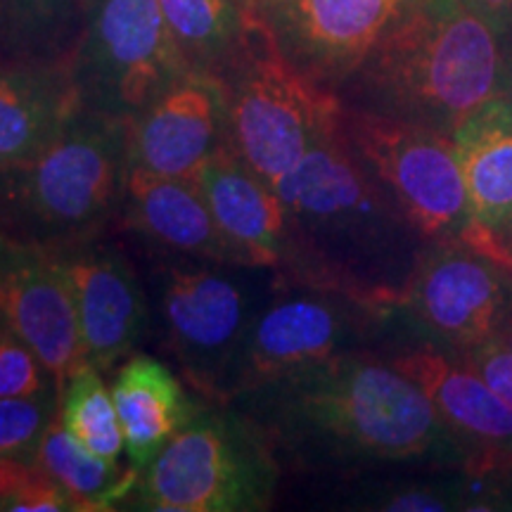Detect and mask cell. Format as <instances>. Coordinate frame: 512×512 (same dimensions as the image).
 I'll list each match as a JSON object with an SVG mask.
<instances>
[{"mask_svg": "<svg viewBox=\"0 0 512 512\" xmlns=\"http://www.w3.org/2000/svg\"><path fill=\"white\" fill-rule=\"evenodd\" d=\"M60 408V396H0V453L36 460L43 432Z\"/></svg>", "mask_w": 512, "mask_h": 512, "instance_id": "26", "label": "cell"}, {"mask_svg": "<svg viewBox=\"0 0 512 512\" xmlns=\"http://www.w3.org/2000/svg\"><path fill=\"white\" fill-rule=\"evenodd\" d=\"M273 3L275 0H238V5L247 17H261Z\"/></svg>", "mask_w": 512, "mask_h": 512, "instance_id": "34", "label": "cell"}, {"mask_svg": "<svg viewBox=\"0 0 512 512\" xmlns=\"http://www.w3.org/2000/svg\"><path fill=\"white\" fill-rule=\"evenodd\" d=\"M375 309L349 294L280 278L242 342L221 403L294 370L349 354L351 342L361 335V313Z\"/></svg>", "mask_w": 512, "mask_h": 512, "instance_id": "10", "label": "cell"}, {"mask_svg": "<svg viewBox=\"0 0 512 512\" xmlns=\"http://www.w3.org/2000/svg\"><path fill=\"white\" fill-rule=\"evenodd\" d=\"M278 453L230 403L209 401L140 472L133 510L259 512L278 489Z\"/></svg>", "mask_w": 512, "mask_h": 512, "instance_id": "5", "label": "cell"}, {"mask_svg": "<svg viewBox=\"0 0 512 512\" xmlns=\"http://www.w3.org/2000/svg\"><path fill=\"white\" fill-rule=\"evenodd\" d=\"M221 76L230 147L271 188L342 121V98L294 67L259 17H249L245 43Z\"/></svg>", "mask_w": 512, "mask_h": 512, "instance_id": "6", "label": "cell"}, {"mask_svg": "<svg viewBox=\"0 0 512 512\" xmlns=\"http://www.w3.org/2000/svg\"><path fill=\"white\" fill-rule=\"evenodd\" d=\"M389 363L420 384L458 444L475 446L491 463L512 458V408L463 356L422 347L403 351Z\"/></svg>", "mask_w": 512, "mask_h": 512, "instance_id": "17", "label": "cell"}, {"mask_svg": "<svg viewBox=\"0 0 512 512\" xmlns=\"http://www.w3.org/2000/svg\"><path fill=\"white\" fill-rule=\"evenodd\" d=\"M12 8L27 22L34 24H53L57 19L69 15L79 0H10Z\"/></svg>", "mask_w": 512, "mask_h": 512, "instance_id": "31", "label": "cell"}, {"mask_svg": "<svg viewBox=\"0 0 512 512\" xmlns=\"http://www.w3.org/2000/svg\"><path fill=\"white\" fill-rule=\"evenodd\" d=\"M0 318L41 358L57 392L86 363L72 294L46 249L0 238Z\"/></svg>", "mask_w": 512, "mask_h": 512, "instance_id": "15", "label": "cell"}, {"mask_svg": "<svg viewBox=\"0 0 512 512\" xmlns=\"http://www.w3.org/2000/svg\"><path fill=\"white\" fill-rule=\"evenodd\" d=\"M498 36H512V0H463Z\"/></svg>", "mask_w": 512, "mask_h": 512, "instance_id": "32", "label": "cell"}, {"mask_svg": "<svg viewBox=\"0 0 512 512\" xmlns=\"http://www.w3.org/2000/svg\"><path fill=\"white\" fill-rule=\"evenodd\" d=\"M188 69L157 0H88L69 60L83 110L133 121Z\"/></svg>", "mask_w": 512, "mask_h": 512, "instance_id": "8", "label": "cell"}, {"mask_svg": "<svg viewBox=\"0 0 512 512\" xmlns=\"http://www.w3.org/2000/svg\"><path fill=\"white\" fill-rule=\"evenodd\" d=\"M36 463L72 496L76 512L114 510L119 503H128L140 479L133 465L107 463L86 451L57 415L38 441Z\"/></svg>", "mask_w": 512, "mask_h": 512, "instance_id": "22", "label": "cell"}, {"mask_svg": "<svg viewBox=\"0 0 512 512\" xmlns=\"http://www.w3.org/2000/svg\"><path fill=\"white\" fill-rule=\"evenodd\" d=\"M128 465L143 472L169 439L197 411L183 382L162 361L147 354L128 356L112 384Z\"/></svg>", "mask_w": 512, "mask_h": 512, "instance_id": "20", "label": "cell"}, {"mask_svg": "<svg viewBox=\"0 0 512 512\" xmlns=\"http://www.w3.org/2000/svg\"><path fill=\"white\" fill-rule=\"evenodd\" d=\"M48 254L72 294L83 358L107 375L136 354L150 328V306L138 273L117 247L95 238Z\"/></svg>", "mask_w": 512, "mask_h": 512, "instance_id": "13", "label": "cell"}, {"mask_svg": "<svg viewBox=\"0 0 512 512\" xmlns=\"http://www.w3.org/2000/svg\"><path fill=\"white\" fill-rule=\"evenodd\" d=\"M413 0H275L264 19L280 53L339 91Z\"/></svg>", "mask_w": 512, "mask_h": 512, "instance_id": "12", "label": "cell"}, {"mask_svg": "<svg viewBox=\"0 0 512 512\" xmlns=\"http://www.w3.org/2000/svg\"><path fill=\"white\" fill-rule=\"evenodd\" d=\"M81 110L69 64L0 72V171L34 159Z\"/></svg>", "mask_w": 512, "mask_h": 512, "instance_id": "21", "label": "cell"}, {"mask_svg": "<svg viewBox=\"0 0 512 512\" xmlns=\"http://www.w3.org/2000/svg\"><path fill=\"white\" fill-rule=\"evenodd\" d=\"M512 275L463 240L420 254L399 304L460 354L489 342L512 311Z\"/></svg>", "mask_w": 512, "mask_h": 512, "instance_id": "11", "label": "cell"}, {"mask_svg": "<svg viewBox=\"0 0 512 512\" xmlns=\"http://www.w3.org/2000/svg\"><path fill=\"white\" fill-rule=\"evenodd\" d=\"M131 121L81 110L29 162L0 171V238L60 249L121 216Z\"/></svg>", "mask_w": 512, "mask_h": 512, "instance_id": "4", "label": "cell"}, {"mask_svg": "<svg viewBox=\"0 0 512 512\" xmlns=\"http://www.w3.org/2000/svg\"><path fill=\"white\" fill-rule=\"evenodd\" d=\"M5 330H8V328H5V323H3V318H0V337H3V332Z\"/></svg>", "mask_w": 512, "mask_h": 512, "instance_id": "36", "label": "cell"}, {"mask_svg": "<svg viewBox=\"0 0 512 512\" xmlns=\"http://www.w3.org/2000/svg\"><path fill=\"white\" fill-rule=\"evenodd\" d=\"M0 510L76 512V505L36 460L0 453Z\"/></svg>", "mask_w": 512, "mask_h": 512, "instance_id": "25", "label": "cell"}, {"mask_svg": "<svg viewBox=\"0 0 512 512\" xmlns=\"http://www.w3.org/2000/svg\"><path fill=\"white\" fill-rule=\"evenodd\" d=\"M192 67L226 72L240 53L249 17L238 0H157Z\"/></svg>", "mask_w": 512, "mask_h": 512, "instance_id": "23", "label": "cell"}, {"mask_svg": "<svg viewBox=\"0 0 512 512\" xmlns=\"http://www.w3.org/2000/svg\"><path fill=\"white\" fill-rule=\"evenodd\" d=\"M451 138L470 214L463 233H496L512 219V105L494 95Z\"/></svg>", "mask_w": 512, "mask_h": 512, "instance_id": "19", "label": "cell"}, {"mask_svg": "<svg viewBox=\"0 0 512 512\" xmlns=\"http://www.w3.org/2000/svg\"><path fill=\"white\" fill-rule=\"evenodd\" d=\"M275 192L287 223L283 278L370 306L399 304L422 254L420 233L351 155L342 121Z\"/></svg>", "mask_w": 512, "mask_h": 512, "instance_id": "2", "label": "cell"}, {"mask_svg": "<svg viewBox=\"0 0 512 512\" xmlns=\"http://www.w3.org/2000/svg\"><path fill=\"white\" fill-rule=\"evenodd\" d=\"M280 278L275 268L197 259L169 261L152 273L164 347L207 401H223L242 342Z\"/></svg>", "mask_w": 512, "mask_h": 512, "instance_id": "7", "label": "cell"}, {"mask_svg": "<svg viewBox=\"0 0 512 512\" xmlns=\"http://www.w3.org/2000/svg\"><path fill=\"white\" fill-rule=\"evenodd\" d=\"M498 95H503V98L512 105V50H505L503 53V76H501V88H498Z\"/></svg>", "mask_w": 512, "mask_h": 512, "instance_id": "33", "label": "cell"}, {"mask_svg": "<svg viewBox=\"0 0 512 512\" xmlns=\"http://www.w3.org/2000/svg\"><path fill=\"white\" fill-rule=\"evenodd\" d=\"M140 238L183 259L252 266L226 238L195 178H169L128 166L121 216Z\"/></svg>", "mask_w": 512, "mask_h": 512, "instance_id": "16", "label": "cell"}, {"mask_svg": "<svg viewBox=\"0 0 512 512\" xmlns=\"http://www.w3.org/2000/svg\"><path fill=\"white\" fill-rule=\"evenodd\" d=\"M48 394L60 396L55 377L15 332L5 330L0 337V396Z\"/></svg>", "mask_w": 512, "mask_h": 512, "instance_id": "27", "label": "cell"}, {"mask_svg": "<svg viewBox=\"0 0 512 512\" xmlns=\"http://www.w3.org/2000/svg\"><path fill=\"white\" fill-rule=\"evenodd\" d=\"M230 406L299 460H413L456 444L430 396L392 363L339 354L294 370Z\"/></svg>", "mask_w": 512, "mask_h": 512, "instance_id": "1", "label": "cell"}, {"mask_svg": "<svg viewBox=\"0 0 512 512\" xmlns=\"http://www.w3.org/2000/svg\"><path fill=\"white\" fill-rule=\"evenodd\" d=\"M498 337L503 339L505 344H508V349L512 351V311H510V316H508V320H505L503 323V328H501V332H498Z\"/></svg>", "mask_w": 512, "mask_h": 512, "instance_id": "35", "label": "cell"}, {"mask_svg": "<svg viewBox=\"0 0 512 512\" xmlns=\"http://www.w3.org/2000/svg\"><path fill=\"white\" fill-rule=\"evenodd\" d=\"M368 510L384 512H444L458 508L456 496L448 494L446 489L427 484L411 486H394V489L382 491L373 498H368Z\"/></svg>", "mask_w": 512, "mask_h": 512, "instance_id": "28", "label": "cell"}, {"mask_svg": "<svg viewBox=\"0 0 512 512\" xmlns=\"http://www.w3.org/2000/svg\"><path fill=\"white\" fill-rule=\"evenodd\" d=\"M230 145L228 83L192 67L131 121V166L169 178H195Z\"/></svg>", "mask_w": 512, "mask_h": 512, "instance_id": "14", "label": "cell"}, {"mask_svg": "<svg viewBox=\"0 0 512 512\" xmlns=\"http://www.w3.org/2000/svg\"><path fill=\"white\" fill-rule=\"evenodd\" d=\"M342 136L361 169L422 240L444 242L463 235L470 214L451 136L347 105Z\"/></svg>", "mask_w": 512, "mask_h": 512, "instance_id": "9", "label": "cell"}, {"mask_svg": "<svg viewBox=\"0 0 512 512\" xmlns=\"http://www.w3.org/2000/svg\"><path fill=\"white\" fill-rule=\"evenodd\" d=\"M484 377L494 392L512 408V351L501 337H491L489 342L460 354Z\"/></svg>", "mask_w": 512, "mask_h": 512, "instance_id": "29", "label": "cell"}, {"mask_svg": "<svg viewBox=\"0 0 512 512\" xmlns=\"http://www.w3.org/2000/svg\"><path fill=\"white\" fill-rule=\"evenodd\" d=\"M503 38L463 0H413L339 88L347 107L453 131L498 95Z\"/></svg>", "mask_w": 512, "mask_h": 512, "instance_id": "3", "label": "cell"}, {"mask_svg": "<svg viewBox=\"0 0 512 512\" xmlns=\"http://www.w3.org/2000/svg\"><path fill=\"white\" fill-rule=\"evenodd\" d=\"M57 418L86 451L107 463H119L124 453L119 413L112 389H107L105 384V375L91 363H83L64 382Z\"/></svg>", "mask_w": 512, "mask_h": 512, "instance_id": "24", "label": "cell"}, {"mask_svg": "<svg viewBox=\"0 0 512 512\" xmlns=\"http://www.w3.org/2000/svg\"><path fill=\"white\" fill-rule=\"evenodd\" d=\"M195 181L219 228L249 264L278 271L287 249V223L275 188L261 181L230 145L202 166Z\"/></svg>", "mask_w": 512, "mask_h": 512, "instance_id": "18", "label": "cell"}, {"mask_svg": "<svg viewBox=\"0 0 512 512\" xmlns=\"http://www.w3.org/2000/svg\"><path fill=\"white\" fill-rule=\"evenodd\" d=\"M458 240L494 259L498 266L512 275V219L496 233H463Z\"/></svg>", "mask_w": 512, "mask_h": 512, "instance_id": "30", "label": "cell"}]
</instances>
